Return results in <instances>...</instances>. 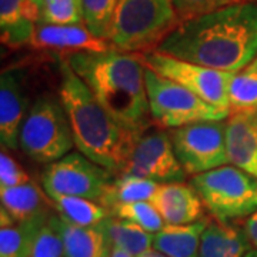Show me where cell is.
<instances>
[{"mask_svg": "<svg viewBox=\"0 0 257 257\" xmlns=\"http://www.w3.org/2000/svg\"><path fill=\"white\" fill-rule=\"evenodd\" d=\"M170 139L186 175H202L229 163L226 123L209 120L172 128Z\"/></svg>", "mask_w": 257, "mask_h": 257, "instance_id": "9", "label": "cell"}, {"mask_svg": "<svg viewBox=\"0 0 257 257\" xmlns=\"http://www.w3.org/2000/svg\"><path fill=\"white\" fill-rule=\"evenodd\" d=\"M28 99L23 72L18 69L3 70L0 76V142L3 149L19 147L20 128L26 119Z\"/></svg>", "mask_w": 257, "mask_h": 257, "instance_id": "12", "label": "cell"}, {"mask_svg": "<svg viewBox=\"0 0 257 257\" xmlns=\"http://www.w3.org/2000/svg\"><path fill=\"white\" fill-rule=\"evenodd\" d=\"M159 183L149 180L145 177L133 175H124L116 179L110 184L106 196L100 202L106 209H113L117 204L136 202H150L153 194L156 193Z\"/></svg>", "mask_w": 257, "mask_h": 257, "instance_id": "25", "label": "cell"}, {"mask_svg": "<svg viewBox=\"0 0 257 257\" xmlns=\"http://www.w3.org/2000/svg\"><path fill=\"white\" fill-rule=\"evenodd\" d=\"M140 59L147 69L159 76L183 86L211 106L230 111L227 89L233 73L186 62L173 56L159 53L156 50L143 53Z\"/></svg>", "mask_w": 257, "mask_h": 257, "instance_id": "10", "label": "cell"}, {"mask_svg": "<svg viewBox=\"0 0 257 257\" xmlns=\"http://www.w3.org/2000/svg\"><path fill=\"white\" fill-rule=\"evenodd\" d=\"M60 221L64 257H110L113 246L101 223L96 226H76L62 217Z\"/></svg>", "mask_w": 257, "mask_h": 257, "instance_id": "18", "label": "cell"}, {"mask_svg": "<svg viewBox=\"0 0 257 257\" xmlns=\"http://www.w3.org/2000/svg\"><path fill=\"white\" fill-rule=\"evenodd\" d=\"M206 219L190 224H166L153 234V250L167 257H199Z\"/></svg>", "mask_w": 257, "mask_h": 257, "instance_id": "17", "label": "cell"}, {"mask_svg": "<svg viewBox=\"0 0 257 257\" xmlns=\"http://www.w3.org/2000/svg\"><path fill=\"white\" fill-rule=\"evenodd\" d=\"M244 233L247 236L248 241L251 244V247L257 248V210L248 216V219L246 220L244 224Z\"/></svg>", "mask_w": 257, "mask_h": 257, "instance_id": "32", "label": "cell"}, {"mask_svg": "<svg viewBox=\"0 0 257 257\" xmlns=\"http://www.w3.org/2000/svg\"><path fill=\"white\" fill-rule=\"evenodd\" d=\"M190 184L217 220L239 219L257 210V179L234 166L193 176Z\"/></svg>", "mask_w": 257, "mask_h": 257, "instance_id": "6", "label": "cell"}, {"mask_svg": "<svg viewBox=\"0 0 257 257\" xmlns=\"http://www.w3.org/2000/svg\"><path fill=\"white\" fill-rule=\"evenodd\" d=\"M32 2H35L37 6H40V8H43V0H32Z\"/></svg>", "mask_w": 257, "mask_h": 257, "instance_id": "36", "label": "cell"}, {"mask_svg": "<svg viewBox=\"0 0 257 257\" xmlns=\"http://www.w3.org/2000/svg\"><path fill=\"white\" fill-rule=\"evenodd\" d=\"M244 230L226 223H209L204 229L199 257H243L251 250Z\"/></svg>", "mask_w": 257, "mask_h": 257, "instance_id": "19", "label": "cell"}, {"mask_svg": "<svg viewBox=\"0 0 257 257\" xmlns=\"http://www.w3.org/2000/svg\"><path fill=\"white\" fill-rule=\"evenodd\" d=\"M113 216L124 219V220L133 221L138 226L143 227L150 233H157L166 226L165 220L159 214L156 207L150 202H136L117 204L113 209Z\"/></svg>", "mask_w": 257, "mask_h": 257, "instance_id": "27", "label": "cell"}, {"mask_svg": "<svg viewBox=\"0 0 257 257\" xmlns=\"http://www.w3.org/2000/svg\"><path fill=\"white\" fill-rule=\"evenodd\" d=\"M42 8L32 0H0L2 42L19 47L33 42Z\"/></svg>", "mask_w": 257, "mask_h": 257, "instance_id": "16", "label": "cell"}, {"mask_svg": "<svg viewBox=\"0 0 257 257\" xmlns=\"http://www.w3.org/2000/svg\"><path fill=\"white\" fill-rule=\"evenodd\" d=\"M229 163L257 179V113L230 114L226 121Z\"/></svg>", "mask_w": 257, "mask_h": 257, "instance_id": "15", "label": "cell"}, {"mask_svg": "<svg viewBox=\"0 0 257 257\" xmlns=\"http://www.w3.org/2000/svg\"><path fill=\"white\" fill-rule=\"evenodd\" d=\"M0 200L2 207L9 213L16 223L30 220L40 214L49 213L46 196L33 182L12 189H0Z\"/></svg>", "mask_w": 257, "mask_h": 257, "instance_id": "20", "label": "cell"}, {"mask_svg": "<svg viewBox=\"0 0 257 257\" xmlns=\"http://www.w3.org/2000/svg\"><path fill=\"white\" fill-rule=\"evenodd\" d=\"M177 25L173 0H119L107 40L120 52L147 53Z\"/></svg>", "mask_w": 257, "mask_h": 257, "instance_id": "4", "label": "cell"}, {"mask_svg": "<svg viewBox=\"0 0 257 257\" xmlns=\"http://www.w3.org/2000/svg\"><path fill=\"white\" fill-rule=\"evenodd\" d=\"M30 183L25 169L3 149L0 153V189H12Z\"/></svg>", "mask_w": 257, "mask_h": 257, "instance_id": "31", "label": "cell"}, {"mask_svg": "<svg viewBox=\"0 0 257 257\" xmlns=\"http://www.w3.org/2000/svg\"><path fill=\"white\" fill-rule=\"evenodd\" d=\"M32 45L69 55L79 52H106L111 49L107 40L94 36L84 23L62 26L40 22L37 25Z\"/></svg>", "mask_w": 257, "mask_h": 257, "instance_id": "13", "label": "cell"}, {"mask_svg": "<svg viewBox=\"0 0 257 257\" xmlns=\"http://www.w3.org/2000/svg\"><path fill=\"white\" fill-rule=\"evenodd\" d=\"M29 257H64L62 221L59 216H49L37 234Z\"/></svg>", "mask_w": 257, "mask_h": 257, "instance_id": "28", "label": "cell"}, {"mask_svg": "<svg viewBox=\"0 0 257 257\" xmlns=\"http://www.w3.org/2000/svg\"><path fill=\"white\" fill-rule=\"evenodd\" d=\"M73 146V132L62 101L39 97L22 124L19 147L37 163L50 165L69 155Z\"/></svg>", "mask_w": 257, "mask_h": 257, "instance_id": "5", "label": "cell"}, {"mask_svg": "<svg viewBox=\"0 0 257 257\" xmlns=\"http://www.w3.org/2000/svg\"><path fill=\"white\" fill-rule=\"evenodd\" d=\"M156 52L221 72H239L257 57V0L179 23Z\"/></svg>", "mask_w": 257, "mask_h": 257, "instance_id": "1", "label": "cell"}, {"mask_svg": "<svg viewBox=\"0 0 257 257\" xmlns=\"http://www.w3.org/2000/svg\"><path fill=\"white\" fill-rule=\"evenodd\" d=\"M59 70V100L70 121L74 146L101 167L123 173L143 133L124 127L113 119L66 59L60 60Z\"/></svg>", "mask_w": 257, "mask_h": 257, "instance_id": "3", "label": "cell"}, {"mask_svg": "<svg viewBox=\"0 0 257 257\" xmlns=\"http://www.w3.org/2000/svg\"><path fill=\"white\" fill-rule=\"evenodd\" d=\"M113 247L121 248L133 257H140L153 251V233L147 231L133 221L109 216L101 221Z\"/></svg>", "mask_w": 257, "mask_h": 257, "instance_id": "21", "label": "cell"}, {"mask_svg": "<svg viewBox=\"0 0 257 257\" xmlns=\"http://www.w3.org/2000/svg\"><path fill=\"white\" fill-rule=\"evenodd\" d=\"M42 23L49 25H82V0H43Z\"/></svg>", "mask_w": 257, "mask_h": 257, "instance_id": "29", "label": "cell"}, {"mask_svg": "<svg viewBox=\"0 0 257 257\" xmlns=\"http://www.w3.org/2000/svg\"><path fill=\"white\" fill-rule=\"evenodd\" d=\"M66 60L113 119L145 133L152 117L146 67L140 57L111 47L106 52L72 53Z\"/></svg>", "mask_w": 257, "mask_h": 257, "instance_id": "2", "label": "cell"}, {"mask_svg": "<svg viewBox=\"0 0 257 257\" xmlns=\"http://www.w3.org/2000/svg\"><path fill=\"white\" fill-rule=\"evenodd\" d=\"M227 94L230 114L257 113V57L244 69L231 74Z\"/></svg>", "mask_w": 257, "mask_h": 257, "instance_id": "23", "label": "cell"}, {"mask_svg": "<svg viewBox=\"0 0 257 257\" xmlns=\"http://www.w3.org/2000/svg\"><path fill=\"white\" fill-rule=\"evenodd\" d=\"M145 79L150 117L162 127H183L199 121L224 120L230 116L229 110L211 106L183 86L159 76L147 67Z\"/></svg>", "mask_w": 257, "mask_h": 257, "instance_id": "7", "label": "cell"}, {"mask_svg": "<svg viewBox=\"0 0 257 257\" xmlns=\"http://www.w3.org/2000/svg\"><path fill=\"white\" fill-rule=\"evenodd\" d=\"M50 213L35 219L0 227V257H29L37 234L49 219Z\"/></svg>", "mask_w": 257, "mask_h": 257, "instance_id": "22", "label": "cell"}, {"mask_svg": "<svg viewBox=\"0 0 257 257\" xmlns=\"http://www.w3.org/2000/svg\"><path fill=\"white\" fill-rule=\"evenodd\" d=\"M83 23L94 36L107 40L119 0H82ZM109 42V40H107Z\"/></svg>", "mask_w": 257, "mask_h": 257, "instance_id": "26", "label": "cell"}, {"mask_svg": "<svg viewBox=\"0 0 257 257\" xmlns=\"http://www.w3.org/2000/svg\"><path fill=\"white\" fill-rule=\"evenodd\" d=\"M110 257H133L132 254H128L127 251H124V250H121V248L117 247H113L110 253Z\"/></svg>", "mask_w": 257, "mask_h": 257, "instance_id": "33", "label": "cell"}, {"mask_svg": "<svg viewBox=\"0 0 257 257\" xmlns=\"http://www.w3.org/2000/svg\"><path fill=\"white\" fill-rule=\"evenodd\" d=\"M123 173L145 177L159 184L183 183L187 176L176 156L170 135L166 132L143 133Z\"/></svg>", "mask_w": 257, "mask_h": 257, "instance_id": "11", "label": "cell"}, {"mask_svg": "<svg viewBox=\"0 0 257 257\" xmlns=\"http://www.w3.org/2000/svg\"><path fill=\"white\" fill-rule=\"evenodd\" d=\"M140 257H167L163 256V254H160V253H155V251H150V253H146V254H143V256Z\"/></svg>", "mask_w": 257, "mask_h": 257, "instance_id": "34", "label": "cell"}, {"mask_svg": "<svg viewBox=\"0 0 257 257\" xmlns=\"http://www.w3.org/2000/svg\"><path fill=\"white\" fill-rule=\"evenodd\" d=\"M110 173L80 152H70L46 166L42 184L49 197L76 196L100 203L113 183Z\"/></svg>", "mask_w": 257, "mask_h": 257, "instance_id": "8", "label": "cell"}, {"mask_svg": "<svg viewBox=\"0 0 257 257\" xmlns=\"http://www.w3.org/2000/svg\"><path fill=\"white\" fill-rule=\"evenodd\" d=\"M56 210L63 220L76 226H96L109 217V210L100 203L76 196H52Z\"/></svg>", "mask_w": 257, "mask_h": 257, "instance_id": "24", "label": "cell"}, {"mask_svg": "<svg viewBox=\"0 0 257 257\" xmlns=\"http://www.w3.org/2000/svg\"><path fill=\"white\" fill-rule=\"evenodd\" d=\"M243 257H257V248H251V250L247 251Z\"/></svg>", "mask_w": 257, "mask_h": 257, "instance_id": "35", "label": "cell"}, {"mask_svg": "<svg viewBox=\"0 0 257 257\" xmlns=\"http://www.w3.org/2000/svg\"><path fill=\"white\" fill-rule=\"evenodd\" d=\"M150 203L166 224H190L202 217L203 202L192 184H159Z\"/></svg>", "mask_w": 257, "mask_h": 257, "instance_id": "14", "label": "cell"}, {"mask_svg": "<svg viewBox=\"0 0 257 257\" xmlns=\"http://www.w3.org/2000/svg\"><path fill=\"white\" fill-rule=\"evenodd\" d=\"M240 2L248 0H173V6L179 23H182Z\"/></svg>", "mask_w": 257, "mask_h": 257, "instance_id": "30", "label": "cell"}]
</instances>
